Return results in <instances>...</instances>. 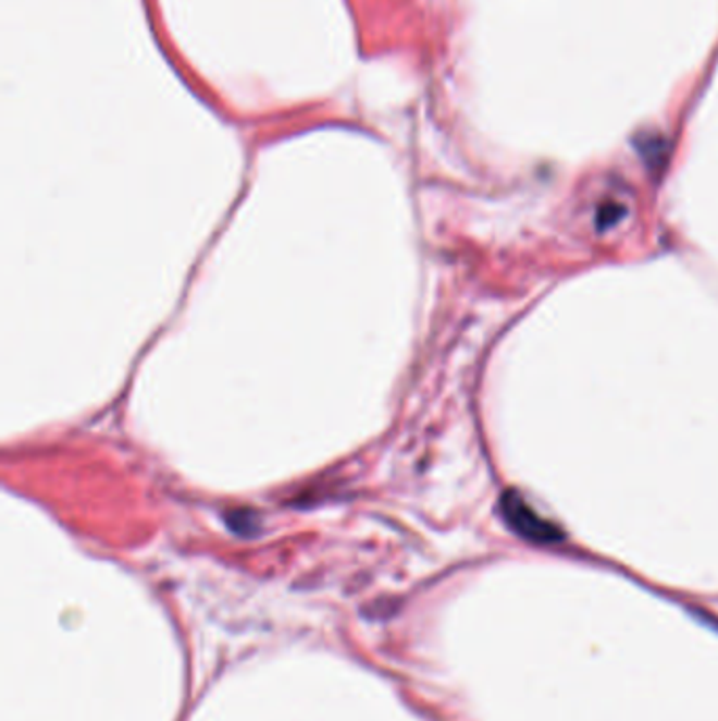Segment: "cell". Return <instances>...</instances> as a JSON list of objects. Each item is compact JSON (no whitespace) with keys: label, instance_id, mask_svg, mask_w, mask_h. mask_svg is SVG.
Instances as JSON below:
<instances>
[{"label":"cell","instance_id":"2","mask_svg":"<svg viewBox=\"0 0 718 721\" xmlns=\"http://www.w3.org/2000/svg\"><path fill=\"white\" fill-rule=\"evenodd\" d=\"M620 216H623V209H621V207H618V205H607V207L603 209L601 218H598V224H603L605 218H609V220H607V227H611L614 222H618Z\"/></svg>","mask_w":718,"mask_h":721},{"label":"cell","instance_id":"1","mask_svg":"<svg viewBox=\"0 0 718 721\" xmlns=\"http://www.w3.org/2000/svg\"><path fill=\"white\" fill-rule=\"evenodd\" d=\"M502 515L506 524L510 525L519 536L531 542H560L562 531L555 524L540 517L519 492H508L502 498Z\"/></svg>","mask_w":718,"mask_h":721}]
</instances>
